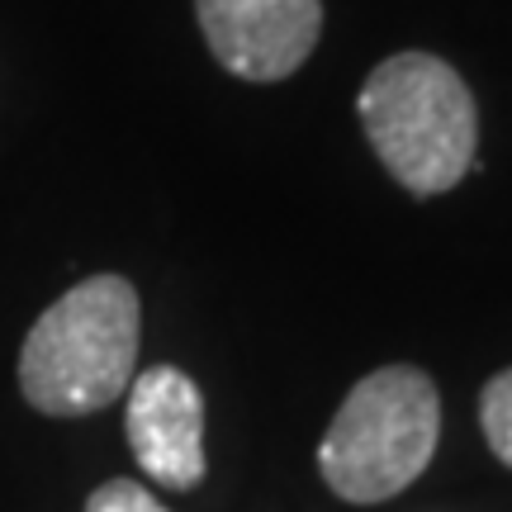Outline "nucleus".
Instances as JSON below:
<instances>
[{
  "label": "nucleus",
  "instance_id": "7ed1b4c3",
  "mask_svg": "<svg viewBox=\"0 0 512 512\" xmlns=\"http://www.w3.org/2000/svg\"><path fill=\"white\" fill-rule=\"evenodd\" d=\"M441 441V399L432 375L418 366H384L356 380L328 437L318 470L347 503H384L403 494L432 465Z\"/></svg>",
  "mask_w": 512,
  "mask_h": 512
},
{
  "label": "nucleus",
  "instance_id": "423d86ee",
  "mask_svg": "<svg viewBox=\"0 0 512 512\" xmlns=\"http://www.w3.org/2000/svg\"><path fill=\"white\" fill-rule=\"evenodd\" d=\"M479 422H484V441L503 465L512 470V366L498 370L479 394Z\"/></svg>",
  "mask_w": 512,
  "mask_h": 512
},
{
  "label": "nucleus",
  "instance_id": "0eeeda50",
  "mask_svg": "<svg viewBox=\"0 0 512 512\" xmlns=\"http://www.w3.org/2000/svg\"><path fill=\"white\" fill-rule=\"evenodd\" d=\"M86 512H166V508L147 494L143 484H133V479H110V484H100V489L86 498Z\"/></svg>",
  "mask_w": 512,
  "mask_h": 512
},
{
  "label": "nucleus",
  "instance_id": "39448f33",
  "mask_svg": "<svg viewBox=\"0 0 512 512\" xmlns=\"http://www.w3.org/2000/svg\"><path fill=\"white\" fill-rule=\"evenodd\" d=\"M124 432L143 475L162 489H195L209 470L204 456V394L176 366H147L128 384Z\"/></svg>",
  "mask_w": 512,
  "mask_h": 512
},
{
  "label": "nucleus",
  "instance_id": "20e7f679",
  "mask_svg": "<svg viewBox=\"0 0 512 512\" xmlns=\"http://www.w3.org/2000/svg\"><path fill=\"white\" fill-rule=\"evenodd\" d=\"M200 34L242 81L294 76L323 34V0H195Z\"/></svg>",
  "mask_w": 512,
  "mask_h": 512
},
{
  "label": "nucleus",
  "instance_id": "f03ea898",
  "mask_svg": "<svg viewBox=\"0 0 512 512\" xmlns=\"http://www.w3.org/2000/svg\"><path fill=\"white\" fill-rule=\"evenodd\" d=\"M361 128L408 195H446L465 181L479 147V110L451 62L432 53L384 57L361 86Z\"/></svg>",
  "mask_w": 512,
  "mask_h": 512
},
{
  "label": "nucleus",
  "instance_id": "f257e3e1",
  "mask_svg": "<svg viewBox=\"0 0 512 512\" xmlns=\"http://www.w3.org/2000/svg\"><path fill=\"white\" fill-rule=\"evenodd\" d=\"M138 375V290L91 275L53 299L19 347V389L48 418H81L124 399Z\"/></svg>",
  "mask_w": 512,
  "mask_h": 512
}]
</instances>
